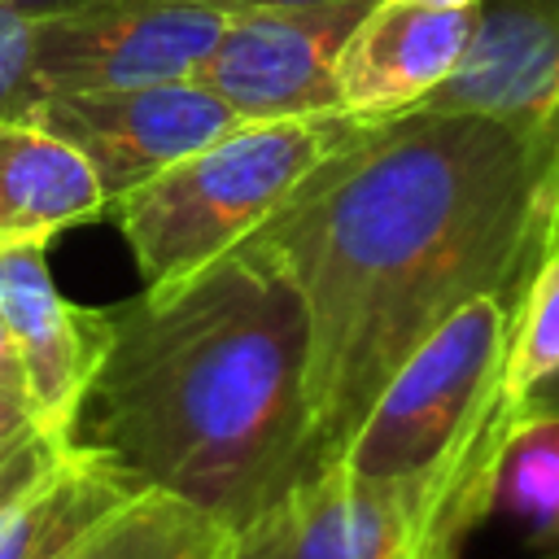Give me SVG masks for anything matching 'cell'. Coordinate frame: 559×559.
Wrapping results in <instances>:
<instances>
[{
  "mask_svg": "<svg viewBox=\"0 0 559 559\" xmlns=\"http://www.w3.org/2000/svg\"><path fill=\"white\" fill-rule=\"evenodd\" d=\"M472 22L476 9L376 0L336 52V109L358 118L415 109L454 74L472 39Z\"/></svg>",
  "mask_w": 559,
  "mask_h": 559,
  "instance_id": "8fae6325",
  "label": "cell"
},
{
  "mask_svg": "<svg viewBox=\"0 0 559 559\" xmlns=\"http://www.w3.org/2000/svg\"><path fill=\"white\" fill-rule=\"evenodd\" d=\"M415 109L515 127L550 166V245L559 240V0H480L454 74Z\"/></svg>",
  "mask_w": 559,
  "mask_h": 559,
  "instance_id": "9c48e42d",
  "label": "cell"
},
{
  "mask_svg": "<svg viewBox=\"0 0 559 559\" xmlns=\"http://www.w3.org/2000/svg\"><path fill=\"white\" fill-rule=\"evenodd\" d=\"M550 166L489 114L371 118L249 240L306 306L314 472L463 301L524 297L550 249Z\"/></svg>",
  "mask_w": 559,
  "mask_h": 559,
  "instance_id": "6da1fadb",
  "label": "cell"
},
{
  "mask_svg": "<svg viewBox=\"0 0 559 559\" xmlns=\"http://www.w3.org/2000/svg\"><path fill=\"white\" fill-rule=\"evenodd\" d=\"M306 345L293 280L240 240L210 266L109 306V349L70 445L236 533L314 472Z\"/></svg>",
  "mask_w": 559,
  "mask_h": 559,
  "instance_id": "7a4b0ae2",
  "label": "cell"
},
{
  "mask_svg": "<svg viewBox=\"0 0 559 559\" xmlns=\"http://www.w3.org/2000/svg\"><path fill=\"white\" fill-rule=\"evenodd\" d=\"M205 4L240 13V9H314V4H336V0H205Z\"/></svg>",
  "mask_w": 559,
  "mask_h": 559,
  "instance_id": "44dd1931",
  "label": "cell"
},
{
  "mask_svg": "<svg viewBox=\"0 0 559 559\" xmlns=\"http://www.w3.org/2000/svg\"><path fill=\"white\" fill-rule=\"evenodd\" d=\"M100 214L105 192L66 140L26 114L0 118V245H48Z\"/></svg>",
  "mask_w": 559,
  "mask_h": 559,
  "instance_id": "7c38bea8",
  "label": "cell"
},
{
  "mask_svg": "<svg viewBox=\"0 0 559 559\" xmlns=\"http://www.w3.org/2000/svg\"><path fill=\"white\" fill-rule=\"evenodd\" d=\"M489 515H507L533 550L559 542V415L515 419L493 472Z\"/></svg>",
  "mask_w": 559,
  "mask_h": 559,
  "instance_id": "9a60e30c",
  "label": "cell"
},
{
  "mask_svg": "<svg viewBox=\"0 0 559 559\" xmlns=\"http://www.w3.org/2000/svg\"><path fill=\"white\" fill-rule=\"evenodd\" d=\"M0 384L22 393V371H17V354H13V341L4 332V319H0Z\"/></svg>",
  "mask_w": 559,
  "mask_h": 559,
  "instance_id": "603a6c76",
  "label": "cell"
},
{
  "mask_svg": "<svg viewBox=\"0 0 559 559\" xmlns=\"http://www.w3.org/2000/svg\"><path fill=\"white\" fill-rule=\"evenodd\" d=\"M537 559H559V542H555V546H546V550H537Z\"/></svg>",
  "mask_w": 559,
  "mask_h": 559,
  "instance_id": "d4e9b609",
  "label": "cell"
},
{
  "mask_svg": "<svg viewBox=\"0 0 559 559\" xmlns=\"http://www.w3.org/2000/svg\"><path fill=\"white\" fill-rule=\"evenodd\" d=\"M9 9H17L22 17H48V13H61V9H74V4H87V0H0Z\"/></svg>",
  "mask_w": 559,
  "mask_h": 559,
  "instance_id": "7402d4cb",
  "label": "cell"
},
{
  "mask_svg": "<svg viewBox=\"0 0 559 559\" xmlns=\"http://www.w3.org/2000/svg\"><path fill=\"white\" fill-rule=\"evenodd\" d=\"M61 441H52V437H44L39 428H31V432H22L17 441H9L4 450H0V511L31 485V480H39L57 459H61Z\"/></svg>",
  "mask_w": 559,
  "mask_h": 559,
  "instance_id": "ac0fdd59",
  "label": "cell"
},
{
  "mask_svg": "<svg viewBox=\"0 0 559 559\" xmlns=\"http://www.w3.org/2000/svg\"><path fill=\"white\" fill-rule=\"evenodd\" d=\"M371 4L376 0H336L227 13L192 83L214 92L240 122L336 114V52Z\"/></svg>",
  "mask_w": 559,
  "mask_h": 559,
  "instance_id": "ba28073f",
  "label": "cell"
},
{
  "mask_svg": "<svg viewBox=\"0 0 559 559\" xmlns=\"http://www.w3.org/2000/svg\"><path fill=\"white\" fill-rule=\"evenodd\" d=\"M231 528L192 502L144 489L105 524H96L61 559H227Z\"/></svg>",
  "mask_w": 559,
  "mask_h": 559,
  "instance_id": "5bb4252c",
  "label": "cell"
},
{
  "mask_svg": "<svg viewBox=\"0 0 559 559\" xmlns=\"http://www.w3.org/2000/svg\"><path fill=\"white\" fill-rule=\"evenodd\" d=\"M533 415H559V376H550L546 384H537V389L524 397V406H520L515 419H533Z\"/></svg>",
  "mask_w": 559,
  "mask_h": 559,
  "instance_id": "ffe728a7",
  "label": "cell"
},
{
  "mask_svg": "<svg viewBox=\"0 0 559 559\" xmlns=\"http://www.w3.org/2000/svg\"><path fill=\"white\" fill-rule=\"evenodd\" d=\"M31 122L66 140L96 175L109 201L148 183L179 157L214 144L240 118L201 83L175 79L153 87H100V92H44L26 109Z\"/></svg>",
  "mask_w": 559,
  "mask_h": 559,
  "instance_id": "52a82bcc",
  "label": "cell"
},
{
  "mask_svg": "<svg viewBox=\"0 0 559 559\" xmlns=\"http://www.w3.org/2000/svg\"><path fill=\"white\" fill-rule=\"evenodd\" d=\"M432 4H450V9H476L480 0H432Z\"/></svg>",
  "mask_w": 559,
  "mask_h": 559,
  "instance_id": "cb8c5ba5",
  "label": "cell"
},
{
  "mask_svg": "<svg viewBox=\"0 0 559 559\" xmlns=\"http://www.w3.org/2000/svg\"><path fill=\"white\" fill-rule=\"evenodd\" d=\"M227 559H454L415 480L358 476L341 459L301 476L231 533Z\"/></svg>",
  "mask_w": 559,
  "mask_h": 559,
  "instance_id": "8992f818",
  "label": "cell"
},
{
  "mask_svg": "<svg viewBox=\"0 0 559 559\" xmlns=\"http://www.w3.org/2000/svg\"><path fill=\"white\" fill-rule=\"evenodd\" d=\"M223 22L205 0H87L31 22V83L44 96L192 79Z\"/></svg>",
  "mask_w": 559,
  "mask_h": 559,
  "instance_id": "5b68a950",
  "label": "cell"
},
{
  "mask_svg": "<svg viewBox=\"0 0 559 559\" xmlns=\"http://www.w3.org/2000/svg\"><path fill=\"white\" fill-rule=\"evenodd\" d=\"M0 319L17 354L31 424L70 445L74 411L109 349V310L61 297L48 245H0Z\"/></svg>",
  "mask_w": 559,
  "mask_h": 559,
  "instance_id": "30bf717a",
  "label": "cell"
},
{
  "mask_svg": "<svg viewBox=\"0 0 559 559\" xmlns=\"http://www.w3.org/2000/svg\"><path fill=\"white\" fill-rule=\"evenodd\" d=\"M31 83V17L0 4V118H22L35 105Z\"/></svg>",
  "mask_w": 559,
  "mask_h": 559,
  "instance_id": "e0dca14e",
  "label": "cell"
},
{
  "mask_svg": "<svg viewBox=\"0 0 559 559\" xmlns=\"http://www.w3.org/2000/svg\"><path fill=\"white\" fill-rule=\"evenodd\" d=\"M367 122L341 109L236 122L214 144L109 201L144 284L183 280L249 240Z\"/></svg>",
  "mask_w": 559,
  "mask_h": 559,
  "instance_id": "277c9868",
  "label": "cell"
},
{
  "mask_svg": "<svg viewBox=\"0 0 559 559\" xmlns=\"http://www.w3.org/2000/svg\"><path fill=\"white\" fill-rule=\"evenodd\" d=\"M35 424H31V411H26V397L17 393V389H9V384H0V450L9 445V441H17L22 432H31Z\"/></svg>",
  "mask_w": 559,
  "mask_h": 559,
  "instance_id": "d6986e66",
  "label": "cell"
},
{
  "mask_svg": "<svg viewBox=\"0 0 559 559\" xmlns=\"http://www.w3.org/2000/svg\"><path fill=\"white\" fill-rule=\"evenodd\" d=\"M135 493L144 489L127 472L92 450L66 445L61 459L0 511V559H61Z\"/></svg>",
  "mask_w": 559,
  "mask_h": 559,
  "instance_id": "4fadbf2b",
  "label": "cell"
},
{
  "mask_svg": "<svg viewBox=\"0 0 559 559\" xmlns=\"http://www.w3.org/2000/svg\"><path fill=\"white\" fill-rule=\"evenodd\" d=\"M511 319L515 297L507 293L472 297L445 314L384 380L341 450L358 476L424 485L454 559L489 520L493 472L515 428L502 393Z\"/></svg>",
  "mask_w": 559,
  "mask_h": 559,
  "instance_id": "3957f363",
  "label": "cell"
},
{
  "mask_svg": "<svg viewBox=\"0 0 559 559\" xmlns=\"http://www.w3.org/2000/svg\"><path fill=\"white\" fill-rule=\"evenodd\" d=\"M550 376H559V240L546 249L524 297L515 301L511 345H507V367H502L507 406L520 415L524 397Z\"/></svg>",
  "mask_w": 559,
  "mask_h": 559,
  "instance_id": "2e32d148",
  "label": "cell"
}]
</instances>
